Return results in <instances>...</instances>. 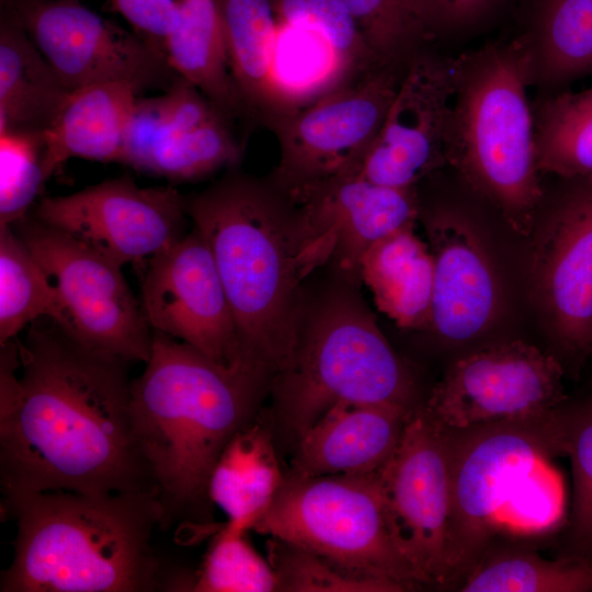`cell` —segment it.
I'll list each match as a JSON object with an SVG mask.
<instances>
[{
	"mask_svg": "<svg viewBox=\"0 0 592 592\" xmlns=\"http://www.w3.org/2000/svg\"><path fill=\"white\" fill-rule=\"evenodd\" d=\"M269 562L286 592H390L380 583L349 576L319 556L270 537Z\"/></svg>",
	"mask_w": 592,
	"mask_h": 592,
	"instance_id": "cell-37",
	"label": "cell"
},
{
	"mask_svg": "<svg viewBox=\"0 0 592 592\" xmlns=\"http://www.w3.org/2000/svg\"><path fill=\"white\" fill-rule=\"evenodd\" d=\"M539 171L567 179L592 177V87L546 100L534 122Z\"/></svg>",
	"mask_w": 592,
	"mask_h": 592,
	"instance_id": "cell-29",
	"label": "cell"
},
{
	"mask_svg": "<svg viewBox=\"0 0 592 592\" xmlns=\"http://www.w3.org/2000/svg\"><path fill=\"white\" fill-rule=\"evenodd\" d=\"M128 365L54 322L1 344L2 497L66 490L158 498L134 433Z\"/></svg>",
	"mask_w": 592,
	"mask_h": 592,
	"instance_id": "cell-1",
	"label": "cell"
},
{
	"mask_svg": "<svg viewBox=\"0 0 592 592\" xmlns=\"http://www.w3.org/2000/svg\"><path fill=\"white\" fill-rule=\"evenodd\" d=\"M462 592H590L592 560H550L521 547L493 544L459 585Z\"/></svg>",
	"mask_w": 592,
	"mask_h": 592,
	"instance_id": "cell-27",
	"label": "cell"
},
{
	"mask_svg": "<svg viewBox=\"0 0 592 592\" xmlns=\"http://www.w3.org/2000/svg\"><path fill=\"white\" fill-rule=\"evenodd\" d=\"M394 545L414 582L446 588L451 515L448 431L419 403L378 471Z\"/></svg>",
	"mask_w": 592,
	"mask_h": 592,
	"instance_id": "cell-11",
	"label": "cell"
},
{
	"mask_svg": "<svg viewBox=\"0 0 592 592\" xmlns=\"http://www.w3.org/2000/svg\"><path fill=\"white\" fill-rule=\"evenodd\" d=\"M41 317L62 330L67 327L59 296L44 269L12 225H0V344L18 338Z\"/></svg>",
	"mask_w": 592,
	"mask_h": 592,
	"instance_id": "cell-28",
	"label": "cell"
},
{
	"mask_svg": "<svg viewBox=\"0 0 592 592\" xmlns=\"http://www.w3.org/2000/svg\"><path fill=\"white\" fill-rule=\"evenodd\" d=\"M111 2L133 26L135 33L166 57V39L179 20V0H111Z\"/></svg>",
	"mask_w": 592,
	"mask_h": 592,
	"instance_id": "cell-39",
	"label": "cell"
},
{
	"mask_svg": "<svg viewBox=\"0 0 592 592\" xmlns=\"http://www.w3.org/2000/svg\"><path fill=\"white\" fill-rule=\"evenodd\" d=\"M533 59L551 82L592 72V0H546Z\"/></svg>",
	"mask_w": 592,
	"mask_h": 592,
	"instance_id": "cell-32",
	"label": "cell"
},
{
	"mask_svg": "<svg viewBox=\"0 0 592 592\" xmlns=\"http://www.w3.org/2000/svg\"><path fill=\"white\" fill-rule=\"evenodd\" d=\"M314 26L332 49L346 79L382 65L342 0H306Z\"/></svg>",
	"mask_w": 592,
	"mask_h": 592,
	"instance_id": "cell-38",
	"label": "cell"
},
{
	"mask_svg": "<svg viewBox=\"0 0 592 592\" xmlns=\"http://www.w3.org/2000/svg\"><path fill=\"white\" fill-rule=\"evenodd\" d=\"M382 65L397 67L428 38L413 0H342Z\"/></svg>",
	"mask_w": 592,
	"mask_h": 592,
	"instance_id": "cell-36",
	"label": "cell"
},
{
	"mask_svg": "<svg viewBox=\"0 0 592 592\" xmlns=\"http://www.w3.org/2000/svg\"><path fill=\"white\" fill-rule=\"evenodd\" d=\"M179 20L164 44L169 66L229 119L249 116L230 72L215 0H179Z\"/></svg>",
	"mask_w": 592,
	"mask_h": 592,
	"instance_id": "cell-26",
	"label": "cell"
},
{
	"mask_svg": "<svg viewBox=\"0 0 592 592\" xmlns=\"http://www.w3.org/2000/svg\"><path fill=\"white\" fill-rule=\"evenodd\" d=\"M69 90L124 82L139 92L169 89L179 76L136 33L103 19L78 0H1Z\"/></svg>",
	"mask_w": 592,
	"mask_h": 592,
	"instance_id": "cell-12",
	"label": "cell"
},
{
	"mask_svg": "<svg viewBox=\"0 0 592 592\" xmlns=\"http://www.w3.org/2000/svg\"><path fill=\"white\" fill-rule=\"evenodd\" d=\"M565 456L573 478L566 555L592 560V396L576 403L566 401Z\"/></svg>",
	"mask_w": 592,
	"mask_h": 592,
	"instance_id": "cell-34",
	"label": "cell"
},
{
	"mask_svg": "<svg viewBox=\"0 0 592 592\" xmlns=\"http://www.w3.org/2000/svg\"><path fill=\"white\" fill-rule=\"evenodd\" d=\"M576 180L545 231L537 283L555 342L579 368L592 354V177Z\"/></svg>",
	"mask_w": 592,
	"mask_h": 592,
	"instance_id": "cell-17",
	"label": "cell"
},
{
	"mask_svg": "<svg viewBox=\"0 0 592 592\" xmlns=\"http://www.w3.org/2000/svg\"><path fill=\"white\" fill-rule=\"evenodd\" d=\"M184 200L213 254L243 350L272 379L297 345L301 284L327 261L272 179L231 173Z\"/></svg>",
	"mask_w": 592,
	"mask_h": 592,
	"instance_id": "cell-2",
	"label": "cell"
},
{
	"mask_svg": "<svg viewBox=\"0 0 592 592\" xmlns=\"http://www.w3.org/2000/svg\"><path fill=\"white\" fill-rule=\"evenodd\" d=\"M185 200L172 186L141 187L129 177L111 179L78 192L44 197L35 218L119 265L137 266L185 234Z\"/></svg>",
	"mask_w": 592,
	"mask_h": 592,
	"instance_id": "cell-13",
	"label": "cell"
},
{
	"mask_svg": "<svg viewBox=\"0 0 592 592\" xmlns=\"http://www.w3.org/2000/svg\"><path fill=\"white\" fill-rule=\"evenodd\" d=\"M247 531L225 523L215 534L204 561L185 591L272 592L278 591L276 574L252 547Z\"/></svg>",
	"mask_w": 592,
	"mask_h": 592,
	"instance_id": "cell-33",
	"label": "cell"
},
{
	"mask_svg": "<svg viewBox=\"0 0 592 592\" xmlns=\"http://www.w3.org/2000/svg\"><path fill=\"white\" fill-rule=\"evenodd\" d=\"M434 275L431 328L442 338L467 341L489 325L498 304L497 278L470 225L448 212L425 223Z\"/></svg>",
	"mask_w": 592,
	"mask_h": 592,
	"instance_id": "cell-19",
	"label": "cell"
},
{
	"mask_svg": "<svg viewBox=\"0 0 592 592\" xmlns=\"http://www.w3.org/2000/svg\"><path fill=\"white\" fill-rule=\"evenodd\" d=\"M452 72L446 162L528 235L542 198L526 94L533 49L525 41L490 45L452 61Z\"/></svg>",
	"mask_w": 592,
	"mask_h": 592,
	"instance_id": "cell-5",
	"label": "cell"
},
{
	"mask_svg": "<svg viewBox=\"0 0 592 592\" xmlns=\"http://www.w3.org/2000/svg\"><path fill=\"white\" fill-rule=\"evenodd\" d=\"M241 153L229 118L218 113L196 127L158 141L136 170L172 182H191L234 167Z\"/></svg>",
	"mask_w": 592,
	"mask_h": 592,
	"instance_id": "cell-30",
	"label": "cell"
},
{
	"mask_svg": "<svg viewBox=\"0 0 592 592\" xmlns=\"http://www.w3.org/2000/svg\"><path fill=\"white\" fill-rule=\"evenodd\" d=\"M269 382L250 361L224 365L152 330L150 357L132 379L130 415L157 487L162 528L195 523L205 510L212 470L232 436L253 419Z\"/></svg>",
	"mask_w": 592,
	"mask_h": 592,
	"instance_id": "cell-3",
	"label": "cell"
},
{
	"mask_svg": "<svg viewBox=\"0 0 592 592\" xmlns=\"http://www.w3.org/2000/svg\"><path fill=\"white\" fill-rule=\"evenodd\" d=\"M415 407L335 406L296 442L289 474L327 476L379 471L394 454Z\"/></svg>",
	"mask_w": 592,
	"mask_h": 592,
	"instance_id": "cell-20",
	"label": "cell"
},
{
	"mask_svg": "<svg viewBox=\"0 0 592 592\" xmlns=\"http://www.w3.org/2000/svg\"><path fill=\"white\" fill-rule=\"evenodd\" d=\"M16 523L1 592H150L163 588L151 544L163 511L148 493L66 490L3 496Z\"/></svg>",
	"mask_w": 592,
	"mask_h": 592,
	"instance_id": "cell-4",
	"label": "cell"
},
{
	"mask_svg": "<svg viewBox=\"0 0 592 592\" xmlns=\"http://www.w3.org/2000/svg\"><path fill=\"white\" fill-rule=\"evenodd\" d=\"M255 532L306 549L354 578L413 590L386 521L378 471L367 475L288 474Z\"/></svg>",
	"mask_w": 592,
	"mask_h": 592,
	"instance_id": "cell-8",
	"label": "cell"
},
{
	"mask_svg": "<svg viewBox=\"0 0 592 592\" xmlns=\"http://www.w3.org/2000/svg\"><path fill=\"white\" fill-rule=\"evenodd\" d=\"M140 276L141 306L151 330L224 365L254 363L241 344L210 249L195 227L151 258Z\"/></svg>",
	"mask_w": 592,
	"mask_h": 592,
	"instance_id": "cell-15",
	"label": "cell"
},
{
	"mask_svg": "<svg viewBox=\"0 0 592 592\" xmlns=\"http://www.w3.org/2000/svg\"><path fill=\"white\" fill-rule=\"evenodd\" d=\"M139 93L124 82L95 83L70 91L56 118L42 134L45 179L71 158L122 163Z\"/></svg>",
	"mask_w": 592,
	"mask_h": 592,
	"instance_id": "cell-21",
	"label": "cell"
},
{
	"mask_svg": "<svg viewBox=\"0 0 592 592\" xmlns=\"http://www.w3.org/2000/svg\"><path fill=\"white\" fill-rule=\"evenodd\" d=\"M16 224L57 291L67 319L64 331L94 351L146 363L152 330L122 265L35 217Z\"/></svg>",
	"mask_w": 592,
	"mask_h": 592,
	"instance_id": "cell-10",
	"label": "cell"
},
{
	"mask_svg": "<svg viewBox=\"0 0 592 592\" xmlns=\"http://www.w3.org/2000/svg\"><path fill=\"white\" fill-rule=\"evenodd\" d=\"M491 0H413L418 21L426 37L442 26L459 24L478 16Z\"/></svg>",
	"mask_w": 592,
	"mask_h": 592,
	"instance_id": "cell-40",
	"label": "cell"
},
{
	"mask_svg": "<svg viewBox=\"0 0 592 592\" xmlns=\"http://www.w3.org/2000/svg\"><path fill=\"white\" fill-rule=\"evenodd\" d=\"M284 479L267 429L252 419L218 457L208 497L227 515V523L248 532L267 510Z\"/></svg>",
	"mask_w": 592,
	"mask_h": 592,
	"instance_id": "cell-25",
	"label": "cell"
},
{
	"mask_svg": "<svg viewBox=\"0 0 592 592\" xmlns=\"http://www.w3.org/2000/svg\"><path fill=\"white\" fill-rule=\"evenodd\" d=\"M565 405L526 418L446 428L451 466L446 588H459L496 543L503 516L510 520L543 465L565 456Z\"/></svg>",
	"mask_w": 592,
	"mask_h": 592,
	"instance_id": "cell-7",
	"label": "cell"
},
{
	"mask_svg": "<svg viewBox=\"0 0 592 592\" xmlns=\"http://www.w3.org/2000/svg\"><path fill=\"white\" fill-rule=\"evenodd\" d=\"M69 90L8 11L0 14V129L43 134Z\"/></svg>",
	"mask_w": 592,
	"mask_h": 592,
	"instance_id": "cell-24",
	"label": "cell"
},
{
	"mask_svg": "<svg viewBox=\"0 0 592 592\" xmlns=\"http://www.w3.org/2000/svg\"><path fill=\"white\" fill-rule=\"evenodd\" d=\"M378 65L277 118L280 148L272 180L288 190L354 177L375 141L401 77Z\"/></svg>",
	"mask_w": 592,
	"mask_h": 592,
	"instance_id": "cell-9",
	"label": "cell"
},
{
	"mask_svg": "<svg viewBox=\"0 0 592 592\" xmlns=\"http://www.w3.org/2000/svg\"><path fill=\"white\" fill-rule=\"evenodd\" d=\"M452 94V61L412 58L382 128L354 177L385 186L412 189L446 163Z\"/></svg>",
	"mask_w": 592,
	"mask_h": 592,
	"instance_id": "cell-16",
	"label": "cell"
},
{
	"mask_svg": "<svg viewBox=\"0 0 592 592\" xmlns=\"http://www.w3.org/2000/svg\"><path fill=\"white\" fill-rule=\"evenodd\" d=\"M270 384L277 419L295 442L339 405H418L408 368L349 293L331 295L303 320L289 365Z\"/></svg>",
	"mask_w": 592,
	"mask_h": 592,
	"instance_id": "cell-6",
	"label": "cell"
},
{
	"mask_svg": "<svg viewBox=\"0 0 592 592\" xmlns=\"http://www.w3.org/2000/svg\"><path fill=\"white\" fill-rule=\"evenodd\" d=\"M42 134L0 129V225L26 213L46 181Z\"/></svg>",
	"mask_w": 592,
	"mask_h": 592,
	"instance_id": "cell-35",
	"label": "cell"
},
{
	"mask_svg": "<svg viewBox=\"0 0 592 592\" xmlns=\"http://www.w3.org/2000/svg\"><path fill=\"white\" fill-rule=\"evenodd\" d=\"M561 361L522 341L457 360L432 389L426 412L447 429L548 412L567 401Z\"/></svg>",
	"mask_w": 592,
	"mask_h": 592,
	"instance_id": "cell-14",
	"label": "cell"
},
{
	"mask_svg": "<svg viewBox=\"0 0 592 592\" xmlns=\"http://www.w3.org/2000/svg\"><path fill=\"white\" fill-rule=\"evenodd\" d=\"M273 72L281 94L292 109L346 80L316 26L277 23Z\"/></svg>",
	"mask_w": 592,
	"mask_h": 592,
	"instance_id": "cell-31",
	"label": "cell"
},
{
	"mask_svg": "<svg viewBox=\"0 0 592 592\" xmlns=\"http://www.w3.org/2000/svg\"><path fill=\"white\" fill-rule=\"evenodd\" d=\"M358 275L377 308L398 327L431 328L434 263L429 243L402 227L372 244L364 253Z\"/></svg>",
	"mask_w": 592,
	"mask_h": 592,
	"instance_id": "cell-23",
	"label": "cell"
},
{
	"mask_svg": "<svg viewBox=\"0 0 592 592\" xmlns=\"http://www.w3.org/2000/svg\"><path fill=\"white\" fill-rule=\"evenodd\" d=\"M230 72L251 119L267 128L293 109L273 72L277 22L272 0H215Z\"/></svg>",
	"mask_w": 592,
	"mask_h": 592,
	"instance_id": "cell-22",
	"label": "cell"
},
{
	"mask_svg": "<svg viewBox=\"0 0 592 592\" xmlns=\"http://www.w3.org/2000/svg\"><path fill=\"white\" fill-rule=\"evenodd\" d=\"M282 190L294 203L307 237L351 274H358L361 260L372 244L414 225L419 217L413 187L385 186L360 177H337Z\"/></svg>",
	"mask_w": 592,
	"mask_h": 592,
	"instance_id": "cell-18",
	"label": "cell"
}]
</instances>
